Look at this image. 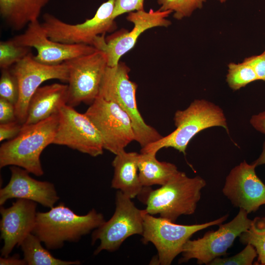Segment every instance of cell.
<instances>
[{"mask_svg":"<svg viewBox=\"0 0 265 265\" xmlns=\"http://www.w3.org/2000/svg\"><path fill=\"white\" fill-rule=\"evenodd\" d=\"M205 180L199 176L190 178L178 171L160 187L152 189L143 187L138 195L139 201L146 205L145 212L175 222L182 215L193 214L206 186Z\"/></svg>","mask_w":265,"mask_h":265,"instance_id":"cell-1","label":"cell"},{"mask_svg":"<svg viewBox=\"0 0 265 265\" xmlns=\"http://www.w3.org/2000/svg\"><path fill=\"white\" fill-rule=\"evenodd\" d=\"M59 121L58 113L30 125H23L20 133L0 147V168L17 166L37 176L44 171L40 156L53 144Z\"/></svg>","mask_w":265,"mask_h":265,"instance_id":"cell-2","label":"cell"},{"mask_svg":"<svg viewBox=\"0 0 265 265\" xmlns=\"http://www.w3.org/2000/svg\"><path fill=\"white\" fill-rule=\"evenodd\" d=\"M105 221L104 215L94 209L80 215L60 203L47 212H37L32 233L48 249H57L65 242L78 241Z\"/></svg>","mask_w":265,"mask_h":265,"instance_id":"cell-3","label":"cell"},{"mask_svg":"<svg viewBox=\"0 0 265 265\" xmlns=\"http://www.w3.org/2000/svg\"><path fill=\"white\" fill-rule=\"evenodd\" d=\"M174 121L176 128L173 132L141 148V153L157 154L162 148L171 147L186 155L189 141L202 130L221 127L229 133L223 109L204 99L195 100L185 109L178 110Z\"/></svg>","mask_w":265,"mask_h":265,"instance_id":"cell-4","label":"cell"},{"mask_svg":"<svg viewBox=\"0 0 265 265\" xmlns=\"http://www.w3.org/2000/svg\"><path fill=\"white\" fill-rule=\"evenodd\" d=\"M130 68L122 62L114 66H107L98 96L115 103L126 112L132 122L135 141L142 148L162 136L145 123L138 111L136 99L137 85L130 80Z\"/></svg>","mask_w":265,"mask_h":265,"instance_id":"cell-5","label":"cell"},{"mask_svg":"<svg viewBox=\"0 0 265 265\" xmlns=\"http://www.w3.org/2000/svg\"><path fill=\"white\" fill-rule=\"evenodd\" d=\"M143 244L151 242L158 252V263L170 265L181 254L183 246L192 235L209 227L223 223L229 215L206 223L193 225L177 224L161 217H156L143 210Z\"/></svg>","mask_w":265,"mask_h":265,"instance_id":"cell-6","label":"cell"},{"mask_svg":"<svg viewBox=\"0 0 265 265\" xmlns=\"http://www.w3.org/2000/svg\"><path fill=\"white\" fill-rule=\"evenodd\" d=\"M115 0H107L97 9L94 16L77 24L67 23L54 15L46 13L41 23L51 40L64 44L93 45L99 35L112 31L116 27L112 13Z\"/></svg>","mask_w":265,"mask_h":265,"instance_id":"cell-7","label":"cell"},{"mask_svg":"<svg viewBox=\"0 0 265 265\" xmlns=\"http://www.w3.org/2000/svg\"><path fill=\"white\" fill-rule=\"evenodd\" d=\"M143 210L138 209L132 199L117 190L115 195V209L112 217L93 230L91 243L100 240L95 250L97 255L103 250L114 252L119 249L129 237L142 235L143 231Z\"/></svg>","mask_w":265,"mask_h":265,"instance_id":"cell-8","label":"cell"},{"mask_svg":"<svg viewBox=\"0 0 265 265\" xmlns=\"http://www.w3.org/2000/svg\"><path fill=\"white\" fill-rule=\"evenodd\" d=\"M248 213L239 209L230 221L219 225L215 231H209L202 238L189 239L184 245L179 263L196 259L199 265H208L215 258L225 256L236 238L250 226L251 220Z\"/></svg>","mask_w":265,"mask_h":265,"instance_id":"cell-9","label":"cell"},{"mask_svg":"<svg viewBox=\"0 0 265 265\" xmlns=\"http://www.w3.org/2000/svg\"><path fill=\"white\" fill-rule=\"evenodd\" d=\"M84 113L99 131L104 149L116 155L135 140L130 118L115 103L98 96Z\"/></svg>","mask_w":265,"mask_h":265,"instance_id":"cell-10","label":"cell"},{"mask_svg":"<svg viewBox=\"0 0 265 265\" xmlns=\"http://www.w3.org/2000/svg\"><path fill=\"white\" fill-rule=\"evenodd\" d=\"M68 69L67 105L91 104L98 96L107 66L105 54L95 52L65 61Z\"/></svg>","mask_w":265,"mask_h":265,"instance_id":"cell-11","label":"cell"},{"mask_svg":"<svg viewBox=\"0 0 265 265\" xmlns=\"http://www.w3.org/2000/svg\"><path fill=\"white\" fill-rule=\"evenodd\" d=\"M59 121L53 144L64 145L96 157L103 153L101 136L85 114L67 104L59 112Z\"/></svg>","mask_w":265,"mask_h":265,"instance_id":"cell-12","label":"cell"},{"mask_svg":"<svg viewBox=\"0 0 265 265\" xmlns=\"http://www.w3.org/2000/svg\"><path fill=\"white\" fill-rule=\"evenodd\" d=\"M173 12L171 10L154 11L144 10L129 13L127 19L133 24L132 30L118 35H111L106 39L105 35L98 36L93 46L103 52L106 57L108 66H114L120 62V58L135 46L140 35L151 28L158 26L167 27L171 24L166 19Z\"/></svg>","mask_w":265,"mask_h":265,"instance_id":"cell-13","label":"cell"},{"mask_svg":"<svg viewBox=\"0 0 265 265\" xmlns=\"http://www.w3.org/2000/svg\"><path fill=\"white\" fill-rule=\"evenodd\" d=\"M10 69L18 80L19 99L15 105L17 120L26 122L29 101L37 89L44 81L58 80L67 82L68 69L65 62L56 65L40 63L30 52Z\"/></svg>","mask_w":265,"mask_h":265,"instance_id":"cell-14","label":"cell"},{"mask_svg":"<svg viewBox=\"0 0 265 265\" xmlns=\"http://www.w3.org/2000/svg\"><path fill=\"white\" fill-rule=\"evenodd\" d=\"M13 38L21 45L34 48L37 51L34 55L35 60L48 65L60 64L97 50L91 45L64 44L51 40L39 20L29 23L23 33Z\"/></svg>","mask_w":265,"mask_h":265,"instance_id":"cell-15","label":"cell"},{"mask_svg":"<svg viewBox=\"0 0 265 265\" xmlns=\"http://www.w3.org/2000/svg\"><path fill=\"white\" fill-rule=\"evenodd\" d=\"M256 166L245 160L233 168L226 178L223 194L232 205L248 213L265 205V184L257 175Z\"/></svg>","mask_w":265,"mask_h":265,"instance_id":"cell-16","label":"cell"},{"mask_svg":"<svg viewBox=\"0 0 265 265\" xmlns=\"http://www.w3.org/2000/svg\"><path fill=\"white\" fill-rule=\"evenodd\" d=\"M37 203L18 199L8 208L0 207V238L4 241L0 252L8 257L16 246H20L25 238L34 228Z\"/></svg>","mask_w":265,"mask_h":265,"instance_id":"cell-17","label":"cell"},{"mask_svg":"<svg viewBox=\"0 0 265 265\" xmlns=\"http://www.w3.org/2000/svg\"><path fill=\"white\" fill-rule=\"evenodd\" d=\"M11 177L7 185L0 189V205L12 198L24 199L51 208L59 200L54 185L31 177L26 170L17 166L10 167Z\"/></svg>","mask_w":265,"mask_h":265,"instance_id":"cell-18","label":"cell"},{"mask_svg":"<svg viewBox=\"0 0 265 265\" xmlns=\"http://www.w3.org/2000/svg\"><path fill=\"white\" fill-rule=\"evenodd\" d=\"M68 86L54 83L39 87L31 97L25 125L37 123L58 113L67 104Z\"/></svg>","mask_w":265,"mask_h":265,"instance_id":"cell-19","label":"cell"},{"mask_svg":"<svg viewBox=\"0 0 265 265\" xmlns=\"http://www.w3.org/2000/svg\"><path fill=\"white\" fill-rule=\"evenodd\" d=\"M138 155L135 152L124 151L116 155L112 162L114 175L111 187L131 199L138 196L143 188L138 175Z\"/></svg>","mask_w":265,"mask_h":265,"instance_id":"cell-20","label":"cell"},{"mask_svg":"<svg viewBox=\"0 0 265 265\" xmlns=\"http://www.w3.org/2000/svg\"><path fill=\"white\" fill-rule=\"evenodd\" d=\"M50 0H0V14L14 30H20L38 20Z\"/></svg>","mask_w":265,"mask_h":265,"instance_id":"cell-21","label":"cell"},{"mask_svg":"<svg viewBox=\"0 0 265 265\" xmlns=\"http://www.w3.org/2000/svg\"><path fill=\"white\" fill-rule=\"evenodd\" d=\"M138 175L143 187L153 185L163 186L179 171L173 163L160 161L156 154H139L138 158Z\"/></svg>","mask_w":265,"mask_h":265,"instance_id":"cell-22","label":"cell"},{"mask_svg":"<svg viewBox=\"0 0 265 265\" xmlns=\"http://www.w3.org/2000/svg\"><path fill=\"white\" fill-rule=\"evenodd\" d=\"M41 240L33 233L29 234L20 244L24 258L27 265H78L79 261H64L53 257L43 247Z\"/></svg>","mask_w":265,"mask_h":265,"instance_id":"cell-23","label":"cell"},{"mask_svg":"<svg viewBox=\"0 0 265 265\" xmlns=\"http://www.w3.org/2000/svg\"><path fill=\"white\" fill-rule=\"evenodd\" d=\"M238 237L242 244H251L255 248L258 258L255 264L265 265V216L251 220L249 227Z\"/></svg>","mask_w":265,"mask_h":265,"instance_id":"cell-24","label":"cell"},{"mask_svg":"<svg viewBox=\"0 0 265 265\" xmlns=\"http://www.w3.org/2000/svg\"><path fill=\"white\" fill-rule=\"evenodd\" d=\"M31 48L17 43L13 38L0 42V67L9 69L25 58Z\"/></svg>","mask_w":265,"mask_h":265,"instance_id":"cell-25","label":"cell"},{"mask_svg":"<svg viewBox=\"0 0 265 265\" xmlns=\"http://www.w3.org/2000/svg\"><path fill=\"white\" fill-rule=\"evenodd\" d=\"M258 79L252 67L243 61L236 64L231 63L228 65L226 81L229 87L234 90H237Z\"/></svg>","mask_w":265,"mask_h":265,"instance_id":"cell-26","label":"cell"},{"mask_svg":"<svg viewBox=\"0 0 265 265\" xmlns=\"http://www.w3.org/2000/svg\"><path fill=\"white\" fill-rule=\"evenodd\" d=\"M206 0H158L162 11L171 10L174 12V18L181 20L189 17L196 9L203 7Z\"/></svg>","mask_w":265,"mask_h":265,"instance_id":"cell-27","label":"cell"},{"mask_svg":"<svg viewBox=\"0 0 265 265\" xmlns=\"http://www.w3.org/2000/svg\"><path fill=\"white\" fill-rule=\"evenodd\" d=\"M0 98L16 105L19 95L18 80L10 68L1 69Z\"/></svg>","mask_w":265,"mask_h":265,"instance_id":"cell-28","label":"cell"},{"mask_svg":"<svg viewBox=\"0 0 265 265\" xmlns=\"http://www.w3.org/2000/svg\"><path fill=\"white\" fill-rule=\"evenodd\" d=\"M257 256L254 247L251 244H246L245 247L238 254L230 257L216 258L209 265H252Z\"/></svg>","mask_w":265,"mask_h":265,"instance_id":"cell-29","label":"cell"},{"mask_svg":"<svg viewBox=\"0 0 265 265\" xmlns=\"http://www.w3.org/2000/svg\"><path fill=\"white\" fill-rule=\"evenodd\" d=\"M144 0H115V6L112 13L114 19L126 13L143 10Z\"/></svg>","mask_w":265,"mask_h":265,"instance_id":"cell-30","label":"cell"},{"mask_svg":"<svg viewBox=\"0 0 265 265\" xmlns=\"http://www.w3.org/2000/svg\"><path fill=\"white\" fill-rule=\"evenodd\" d=\"M23 125L18 120L0 123V141L15 137L21 132Z\"/></svg>","mask_w":265,"mask_h":265,"instance_id":"cell-31","label":"cell"},{"mask_svg":"<svg viewBox=\"0 0 265 265\" xmlns=\"http://www.w3.org/2000/svg\"><path fill=\"white\" fill-rule=\"evenodd\" d=\"M254 70L258 80L265 82V53L259 55L246 58L244 61Z\"/></svg>","mask_w":265,"mask_h":265,"instance_id":"cell-32","label":"cell"},{"mask_svg":"<svg viewBox=\"0 0 265 265\" xmlns=\"http://www.w3.org/2000/svg\"><path fill=\"white\" fill-rule=\"evenodd\" d=\"M17 120L15 105L4 99L0 98V123Z\"/></svg>","mask_w":265,"mask_h":265,"instance_id":"cell-33","label":"cell"},{"mask_svg":"<svg viewBox=\"0 0 265 265\" xmlns=\"http://www.w3.org/2000/svg\"><path fill=\"white\" fill-rule=\"evenodd\" d=\"M250 123L256 130L265 134V111L252 116Z\"/></svg>","mask_w":265,"mask_h":265,"instance_id":"cell-34","label":"cell"},{"mask_svg":"<svg viewBox=\"0 0 265 265\" xmlns=\"http://www.w3.org/2000/svg\"><path fill=\"white\" fill-rule=\"evenodd\" d=\"M0 265H25L26 263L24 260L21 259L19 255H14L12 256H8L5 257L1 256L0 258Z\"/></svg>","mask_w":265,"mask_h":265,"instance_id":"cell-35","label":"cell"},{"mask_svg":"<svg viewBox=\"0 0 265 265\" xmlns=\"http://www.w3.org/2000/svg\"><path fill=\"white\" fill-rule=\"evenodd\" d=\"M256 167L265 164V140L263 143L262 151L259 158L252 162Z\"/></svg>","mask_w":265,"mask_h":265,"instance_id":"cell-36","label":"cell"},{"mask_svg":"<svg viewBox=\"0 0 265 265\" xmlns=\"http://www.w3.org/2000/svg\"><path fill=\"white\" fill-rule=\"evenodd\" d=\"M218 0L221 3H223V2H225L226 0Z\"/></svg>","mask_w":265,"mask_h":265,"instance_id":"cell-37","label":"cell"},{"mask_svg":"<svg viewBox=\"0 0 265 265\" xmlns=\"http://www.w3.org/2000/svg\"><path fill=\"white\" fill-rule=\"evenodd\" d=\"M264 52L265 53V51Z\"/></svg>","mask_w":265,"mask_h":265,"instance_id":"cell-38","label":"cell"},{"mask_svg":"<svg viewBox=\"0 0 265 265\" xmlns=\"http://www.w3.org/2000/svg\"></svg>","mask_w":265,"mask_h":265,"instance_id":"cell-39","label":"cell"}]
</instances>
